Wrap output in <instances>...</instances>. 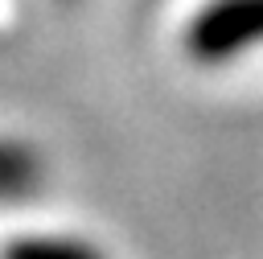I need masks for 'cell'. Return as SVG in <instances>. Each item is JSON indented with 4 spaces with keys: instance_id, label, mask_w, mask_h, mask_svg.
<instances>
[{
    "instance_id": "obj_2",
    "label": "cell",
    "mask_w": 263,
    "mask_h": 259,
    "mask_svg": "<svg viewBox=\"0 0 263 259\" xmlns=\"http://www.w3.org/2000/svg\"><path fill=\"white\" fill-rule=\"evenodd\" d=\"M0 259H111L99 243L70 230H29L0 247Z\"/></svg>"
},
{
    "instance_id": "obj_3",
    "label": "cell",
    "mask_w": 263,
    "mask_h": 259,
    "mask_svg": "<svg viewBox=\"0 0 263 259\" xmlns=\"http://www.w3.org/2000/svg\"><path fill=\"white\" fill-rule=\"evenodd\" d=\"M45 181V164L37 156V148H29L25 140L0 136V206L12 201H29Z\"/></svg>"
},
{
    "instance_id": "obj_1",
    "label": "cell",
    "mask_w": 263,
    "mask_h": 259,
    "mask_svg": "<svg viewBox=\"0 0 263 259\" xmlns=\"http://www.w3.org/2000/svg\"><path fill=\"white\" fill-rule=\"evenodd\" d=\"M189 53L205 66L234 62L238 53H251L263 45V0H205V8L193 16Z\"/></svg>"
}]
</instances>
